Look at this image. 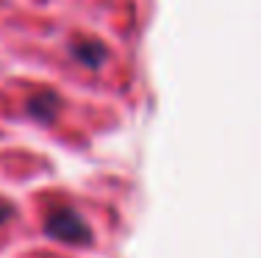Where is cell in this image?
<instances>
[{
    "mask_svg": "<svg viewBox=\"0 0 261 258\" xmlns=\"http://www.w3.org/2000/svg\"><path fill=\"white\" fill-rule=\"evenodd\" d=\"M45 231L50 239L64 242V244H89L92 242L89 225H86L72 208H56L50 217H47Z\"/></svg>",
    "mask_w": 261,
    "mask_h": 258,
    "instance_id": "obj_1",
    "label": "cell"
},
{
    "mask_svg": "<svg viewBox=\"0 0 261 258\" xmlns=\"http://www.w3.org/2000/svg\"><path fill=\"white\" fill-rule=\"evenodd\" d=\"M72 59L78 61V64H84V67H89V70H97V67L103 64L106 59H109V50H106V45L103 42H97V39H78V42H72Z\"/></svg>",
    "mask_w": 261,
    "mask_h": 258,
    "instance_id": "obj_2",
    "label": "cell"
},
{
    "mask_svg": "<svg viewBox=\"0 0 261 258\" xmlns=\"http://www.w3.org/2000/svg\"><path fill=\"white\" fill-rule=\"evenodd\" d=\"M59 108H61L59 95H56V92H47V89L36 92V95L28 100V114L34 117V120H39V122H53L56 114H59Z\"/></svg>",
    "mask_w": 261,
    "mask_h": 258,
    "instance_id": "obj_3",
    "label": "cell"
},
{
    "mask_svg": "<svg viewBox=\"0 0 261 258\" xmlns=\"http://www.w3.org/2000/svg\"><path fill=\"white\" fill-rule=\"evenodd\" d=\"M11 214H14V208H11L6 200H0V225H3V222H9V219H11Z\"/></svg>",
    "mask_w": 261,
    "mask_h": 258,
    "instance_id": "obj_4",
    "label": "cell"
}]
</instances>
